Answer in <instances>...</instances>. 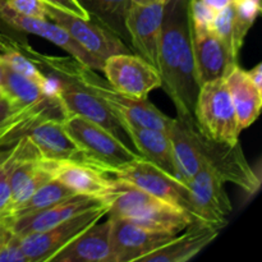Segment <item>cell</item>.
<instances>
[{"instance_id":"6da1fadb","label":"cell","mask_w":262,"mask_h":262,"mask_svg":"<svg viewBox=\"0 0 262 262\" xmlns=\"http://www.w3.org/2000/svg\"><path fill=\"white\" fill-rule=\"evenodd\" d=\"M158 71L161 87L173 101L178 118L194 119V105L201 84L192 48L188 0H169L165 4Z\"/></svg>"},{"instance_id":"7a4b0ae2","label":"cell","mask_w":262,"mask_h":262,"mask_svg":"<svg viewBox=\"0 0 262 262\" xmlns=\"http://www.w3.org/2000/svg\"><path fill=\"white\" fill-rule=\"evenodd\" d=\"M36 63L40 68L48 69L50 76L69 79L96 95L112 110L119 122H129L146 128L168 130L171 118L166 117L147 99H133L117 91L110 83L97 76L94 69L83 66L76 59L49 56L37 53Z\"/></svg>"},{"instance_id":"3957f363","label":"cell","mask_w":262,"mask_h":262,"mask_svg":"<svg viewBox=\"0 0 262 262\" xmlns=\"http://www.w3.org/2000/svg\"><path fill=\"white\" fill-rule=\"evenodd\" d=\"M104 199L109 204V217L128 220L146 229L177 235L192 224L182 210L122 179L113 178Z\"/></svg>"},{"instance_id":"277c9868","label":"cell","mask_w":262,"mask_h":262,"mask_svg":"<svg viewBox=\"0 0 262 262\" xmlns=\"http://www.w3.org/2000/svg\"><path fill=\"white\" fill-rule=\"evenodd\" d=\"M107 176L122 179L142 191L158 197L161 201L173 205L189 216L192 223L209 225L204 216L194 206L188 186L186 182L177 177L170 176L155 164L150 163L143 158H138L120 168L115 169ZM211 227V225H210Z\"/></svg>"},{"instance_id":"5b68a950","label":"cell","mask_w":262,"mask_h":262,"mask_svg":"<svg viewBox=\"0 0 262 262\" xmlns=\"http://www.w3.org/2000/svg\"><path fill=\"white\" fill-rule=\"evenodd\" d=\"M193 118L200 132L209 140L227 145L239 143L242 129L224 77L201 84Z\"/></svg>"},{"instance_id":"8992f818","label":"cell","mask_w":262,"mask_h":262,"mask_svg":"<svg viewBox=\"0 0 262 262\" xmlns=\"http://www.w3.org/2000/svg\"><path fill=\"white\" fill-rule=\"evenodd\" d=\"M189 128L202 168L206 166L224 183L235 184L247 193L258 191L260 178L248 164L239 143L227 145L209 140L200 132L194 119L189 120Z\"/></svg>"},{"instance_id":"52a82bcc","label":"cell","mask_w":262,"mask_h":262,"mask_svg":"<svg viewBox=\"0 0 262 262\" xmlns=\"http://www.w3.org/2000/svg\"><path fill=\"white\" fill-rule=\"evenodd\" d=\"M69 135L91 159L95 168L110 174L115 169L140 158L119 137L89 119L71 115L63 119Z\"/></svg>"},{"instance_id":"ba28073f","label":"cell","mask_w":262,"mask_h":262,"mask_svg":"<svg viewBox=\"0 0 262 262\" xmlns=\"http://www.w3.org/2000/svg\"><path fill=\"white\" fill-rule=\"evenodd\" d=\"M107 210L109 206L86 210L42 232L20 237V246L28 262H50L74 238L107 215Z\"/></svg>"},{"instance_id":"9c48e42d","label":"cell","mask_w":262,"mask_h":262,"mask_svg":"<svg viewBox=\"0 0 262 262\" xmlns=\"http://www.w3.org/2000/svg\"><path fill=\"white\" fill-rule=\"evenodd\" d=\"M48 19L66 30L100 64H104L105 59L115 54L129 53V49L113 28L92 22V18L83 19L48 5Z\"/></svg>"},{"instance_id":"30bf717a","label":"cell","mask_w":262,"mask_h":262,"mask_svg":"<svg viewBox=\"0 0 262 262\" xmlns=\"http://www.w3.org/2000/svg\"><path fill=\"white\" fill-rule=\"evenodd\" d=\"M101 72L113 89L133 99H147L150 92L161 87L158 68L140 55L130 53L115 54L106 58Z\"/></svg>"},{"instance_id":"8fae6325","label":"cell","mask_w":262,"mask_h":262,"mask_svg":"<svg viewBox=\"0 0 262 262\" xmlns=\"http://www.w3.org/2000/svg\"><path fill=\"white\" fill-rule=\"evenodd\" d=\"M0 22L5 23L10 28H14L19 32L40 36L66 50L72 58L76 59L83 66L89 67L94 71H102V64H100L90 54H87L66 30H63L60 26L51 20L23 15L10 8L7 0H0Z\"/></svg>"},{"instance_id":"7c38bea8","label":"cell","mask_w":262,"mask_h":262,"mask_svg":"<svg viewBox=\"0 0 262 262\" xmlns=\"http://www.w3.org/2000/svg\"><path fill=\"white\" fill-rule=\"evenodd\" d=\"M168 2L150 5L130 4L124 19V27L129 33L130 42L137 55L152 64L155 68L159 67L161 27L165 4Z\"/></svg>"},{"instance_id":"4fadbf2b","label":"cell","mask_w":262,"mask_h":262,"mask_svg":"<svg viewBox=\"0 0 262 262\" xmlns=\"http://www.w3.org/2000/svg\"><path fill=\"white\" fill-rule=\"evenodd\" d=\"M101 206H109L104 197L76 194L71 199L63 200V201L40 210V211L8 217L2 223H4L18 237H25V235L49 229V228L54 227L79 212Z\"/></svg>"},{"instance_id":"5bb4252c","label":"cell","mask_w":262,"mask_h":262,"mask_svg":"<svg viewBox=\"0 0 262 262\" xmlns=\"http://www.w3.org/2000/svg\"><path fill=\"white\" fill-rule=\"evenodd\" d=\"M58 79L59 89L56 97L64 118L78 115L101 125L117 137H119L120 132H124L114 113L96 95L76 82L64 78Z\"/></svg>"},{"instance_id":"9a60e30c","label":"cell","mask_w":262,"mask_h":262,"mask_svg":"<svg viewBox=\"0 0 262 262\" xmlns=\"http://www.w3.org/2000/svg\"><path fill=\"white\" fill-rule=\"evenodd\" d=\"M112 222V262H136L161 247L174 234L146 229L128 220L109 217Z\"/></svg>"},{"instance_id":"2e32d148","label":"cell","mask_w":262,"mask_h":262,"mask_svg":"<svg viewBox=\"0 0 262 262\" xmlns=\"http://www.w3.org/2000/svg\"><path fill=\"white\" fill-rule=\"evenodd\" d=\"M27 136L37 148L41 158L45 160L74 161V163L87 164L95 168L91 159L68 133L63 119L58 118L41 119L28 129Z\"/></svg>"},{"instance_id":"e0dca14e","label":"cell","mask_w":262,"mask_h":262,"mask_svg":"<svg viewBox=\"0 0 262 262\" xmlns=\"http://www.w3.org/2000/svg\"><path fill=\"white\" fill-rule=\"evenodd\" d=\"M186 184L191 192L194 206L204 216L205 222L222 230L228 224V216L233 211L224 182L214 171L204 166Z\"/></svg>"},{"instance_id":"ac0fdd59","label":"cell","mask_w":262,"mask_h":262,"mask_svg":"<svg viewBox=\"0 0 262 262\" xmlns=\"http://www.w3.org/2000/svg\"><path fill=\"white\" fill-rule=\"evenodd\" d=\"M191 35L200 84L224 77L232 67L224 45L215 35L211 26L191 23Z\"/></svg>"},{"instance_id":"d6986e66","label":"cell","mask_w":262,"mask_h":262,"mask_svg":"<svg viewBox=\"0 0 262 262\" xmlns=\"http://www.w3.org/2000/svg\"><path fill=\"white\" fill-rule=\"evenodd\" d=\"M112 222L95 223L56 253L50 262H112Z\"/></svg>"},{"instance_id":"ffe728a7","label":"cell","mask_w":262,"mask_h":262,"mask_svg":"<svg viewBox=\"0 0 262 262\" xmlns=\"http://www.w3.org/2000/svg\"><path fill=\"white\" fill-rule=\"evenodd\" d=\"M217 228L192 223L187 232L174 235L169 242L141 258L142 262H186L199 255L219 235Z\"/></svg>"},{"instance_id":"44dd1931","label":"cell","mask_w":262,"mask_h":262,"mask_svg":"<svg viewBox=\"0 0 262 262\" xmlns=\"http://www.w3.org/2000/svg\"><path fill=\"white\" fill-rule=\"evenodd\" d=\"M45 161L48 163L53 178L66 184L74 193L105 197L112 188V177L94 166L74 161Z\"/></svg>"},{"instance_id":"7402d4cb","label":"cell","mask_w":262,"mask_h":262,"mask_svg":"<svg viewBox=\"0 0 262 262\" xmlns=\"http://www.w3.org/2000/svg\"><path fill=\"white\" fill-rule=\"evenodd\" d=\"M119 123L141 158L146 159L170 176L178 178L173 148L166 132L154 128L140 127L129 122Z\"/></svg>"},{"instance_id":"603a6c76","label":"cell","mask_w":262,"mask_h":262,"mask_svg":"<svg viewBox=\"0 0 262 262\" xmlns=\"http://www.w3.org/2000/svg\"><path fill=\"white\" fill-rule=\"evenodd\" d=\"M237 113L241 129H246L256 122L262 106V91L255 86L247 71L234 66L224 76Z\"/></svg>"},{"instance_id":"cb8c5ba5","label":"cell","mask_w":262,"mask_h":262,"mask_svg":"<svg viewBox=\"0 0 262 262\" xmlns=\"http://www.w3.org/2000/svg\"><path fill=\"white\" fill-rule=\"evenodd\" d=\"M0 94H2L3 100L9 105L12 110L33 106V105L56 99V96L49 95L37 82L13 71L12 68L4 64H3L2 71Z\"/></svg>"},{"instance_id":"d4e9b609","label":"cell","mask_w":262,"mask_h":262,"mask_svg":"<svg viewBox=\"0 0 262 262\" xmlns=\"http://www.w3.org/2000/svg\"><path fill=\"white\" fill-rule=\"evenodd\" d=\"M189 120L191 119H182L178 117L176 119L171 118V122L166 130L173 148L178 178L183 182L191 179L202 169L191 135Z\"/></svg>"},{"instance_id":"484cf974","label":"cell","mask_w":262,"mask_h":262,"mask_svg":"<svg viewBox=\"0 0 262 262\" xmlns=\"http://www.w3.org/2000/svg\"><path fill=\"white\" fill-rule=\"evenodd\" d=\"M76 194L77 193H74L66 184L61 183L58 179L53 178L49 182H46L40 188L36 189L26 201H23L22 204L14 207L12 212H10L9 217L40 211V210L53 206V205L58 204V202L63 201V200L71 199V197L76 196Z\"/></svg>"},{"instance_id":"4316f807","label":"cell","mask_w":262,"mask_h":262,"mask_svg":"<svg viewBox=\"0 0 262 262\" xmlns=\"http://www.w3.org/2000/svg\"><path fill=\"white\" fill-rule=\"evenodd\" d=\"M261 0H234L233 2V38L237 53H241L248 31L261 13Z\"/></svg>"},{"instance_id":"83f0119b","label":"cell","mask_w":262,"mask_h":262,"mask_svg":"<svg viewBox=\"0 0 262 262\" xmlns=\"http://www.w3.org/2000/svg\"><path fill=\"white\" fill-rule=\"evenodd\" d=\"M0 262H28L20 246V237L0 223Z\"/></svg>"},{"instance_id":"f1b7e54d","label":"cell","mask_w":262,"mask_h":262,"mask_svg":"<svg viewBox=\"0 0 262 262\" xmlns=\"http://www.w3.org/2000/svg\"><path fill=\"white\" fill-rule=\"evenodd\" d=\"M18 148V140L13 145L10 155L0 164V223L9 217L12 209V191H10V169L13 158Z\"/></svg>"},{"instance_id":"f546056e","label":"cell","mask_w":262,"mask_h":262,"mask_svg":"<svg viewBox=\"0 0 262 262\" xmlns=\"http://www.w3.org/2000/svg\"><path fill=\"white\" fill-rule=\"evenodd\" d=\"M95 10L106 18L114 20H122L124 25L125 15L130 7V0H87Z\"/></svg>"},{"instance_id":"4dcf8cb0","label":"cell","mask_w":262,"mask_h":262,"mask_svg":"<svg viewBox=\"0 0 262 262\" xmlns=\"http://www.w3.org/2000/svg\"><path fill=\"white\" fill-rule=\"evenodd\" d=\"M10 8L23 15L48 19V5L42 0H7Z\"/></svg>"},{"instance_id":"1f68e13d","label":"cell","mask_w":262,"mask_h":262,"mask_svg":"<svg viewBox=\"0 0 262 262\" xmlns=\"http://www.w3.org/2000/svg\"><path fill=\"white\" fill-rule=\"evenodd\" d=\"M188 13L192 25L211 26L217 12L202 0H188Z\"/></svg>"},{"instance_id":"d6a6232c","label":"cell","mask_w":262,"mask_h":262,"mask_svg":"<svg viewBox=\"0 0 262 262\" xmlns=\"http://www.w3.org/2000/svg\"><path fill=\"white\" fill-rule=\"evenodd\" d=\"M46 5L60 9L63 12L71 13L76 17L83 18V19H90L92 18L91 12L81 3V0H42Z\"/></svg>"},{"instance_id":"836d02e7","label":"cell","mask_w":262,"mask_h":262,"mask_svg":"<svg viewBox=\"0 0 262 262\" xmlns=\"http://www.w3.org/2000/svg\"><path fill=\"white\" fill-rule=\"evenodd\" d=\"M247 73L248 76H250L251 81L255 83V86L262 91V64L258 63L257 66L253 67L251 71H247Z\"/></svg>"},{"instance_id":"e575fe53","label":"cell","mask_w":262,"mask_h":262,"mask_svg":"<svg viewBox=\"0 0 262 262\" xmlns=\"http://www.w3.org/2000/svg\"><path fill=\"white\" fill-rule=\"evenodd\" d=\"M206 5H209L210 8L215 10V12H219V10L224 9L225 7H228L229 4H232L234 0H202Z\"/></svg>"},{"instance_id":"d590c367","label":"cell","mask_w":262,"mask_h":262,"mask_svg":"<svg viewBox=\"0 0 262 262\" xmlns=\"http://www.w3.org/2000/svg\"><path fill=\"white\" fill-rule=\"evenodd\" d=\"M10 112H12V109L9 107V105L5 101H0V122H2Z\"/></svg>"},{"instance_id":"8d00e7d4","label":"cell","mask_w":262,"mask_h":262,"mask_svg":"<svg viewBox=\"0 0 262 262\" xmlns=\"http://www.w3.org/2000/svg\"><path fill=\"white\" fill-rule=\"evenodd\" d=\"M160 2H168V0H130V3L136 5H150Z\"/></svg>"},{"instance_id":"74e56055","label":"cell","mask_w":262,"mask_h":262,"mask_svg":"<svg viewBox=\"0 0 262 262\" xmlns=\"http://www.w3.org/2000/svg\"><path fill=\"white\" fill-rule=\"evenodd\" d=\"M12 150H13V147L10 148V150H8V151H0V164H3V161H4L5 159H7L8 156L10 155Z\"/></svg>"},{"instance_id":"f35d334b","label":"cell","mask_w":262,"mask_h":262,"mask_svg":"<svg viewBox=\"0 0 262 262\" xmlns=\"http://www.w3.org/2000/svg\"><path fill=\"white\" fill-rule=\"evenodd\" d=\"M2 71H3V64L0 61V83H2Z\"/></svg>"},{"instance_id":"ab89813d","label":"cell","mask_w":262,"mask_h":262,"mask_svg":"<svg viewBox=\"0 0 262 262\" xmlns=\"http://www.w3.org/2000/svg\"><path fill=\"white\" fill-rule=\"evenodd\" d=\"M0 101H4V100H3V97H2V94H0Z\"/></svg>"}]
</instances>
